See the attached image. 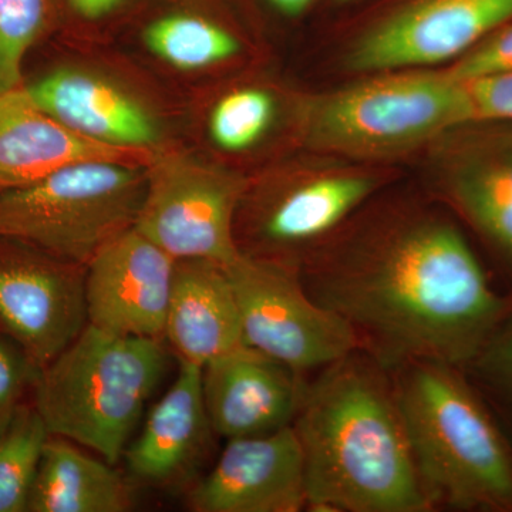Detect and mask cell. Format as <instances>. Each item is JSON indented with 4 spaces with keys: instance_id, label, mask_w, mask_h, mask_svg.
<instances>
[{
    "instance_id": "cell-1",
    "label": "cell",
    "mask_w": 512,
    "mask_h": 512,
    "mask_svg": "<svg viewBox=\"0 0 512 512\" xmlns=\"http://www.w3.org/2000/svg\"><path fill=\"white\" fill-rule=\"evenodd\" d=\"M365 207L299 266L313 301L389 370L416 359L457 367L477 359L505 302L467 239L424 205Z\"/></svg>"
},
{
    "instance_id": "cell-2",
    "label": "cell",
    "mask_w": 512,
    "mask_h": 512,
    "mask_svg": "<svg viewBox=\"0 0 512 512\" xmlns=\"http://www.w3.org/2000/svg\"><path fill=\"white\" fill-rule=\"evenodd\" d=\"M306 510L436 511L414 458L392 373L357 349L306 384L292 421Z\"/></svg>"
},
{
    "instance_id": "cell-3",
    "label": "cell",
    "mask_w": 512,
    "mask_h": 512,
    "mask_svg": "<svg viewBox=\"0 0 512 512\" xmlns=\"http://www.w3.org/2000/svg\"><path fill=\"white\" fill-rule=\"evenodd\" d=\"M390 373L436 510H512L510 447L458 367L416 359Z\"/></svg>"
},
{
    "instance_id": "cell-4",
    "label": "cell",
    "mask_w": 512,
    "mask_h": 512,
    "mask_svg": "<svg viewBox=\"0 0 512 512\" xmlns=\"http://www.w3.org/2000/svg\"><path fill=\"white\" fill-rule=\"evenodd\" d=\"M165 366L161 340L119 335L87 323L39 370L33 406L50 436L73 441L114 466L123 458Z\"/></svg>"
},
{
    "instance_id": "cell-5",
    "label": "cell",
    "mask_w": 512,
    "mask_h": 512,
    "mask_svg": "<svg viewBox=\"0 0 512 512\" xmlns=\"http://www.w3.org/2000/svg\"><path fill=\"white\" fill-rule=\"evenodd\" d=\"M372 74L306 101L301 113L306 146L353 160H392L471 123L466 84L447 70Z\"/></svg>"
},
{
    "instance_id": "cell-6",
    "label": "cell",
    "mask_w": 512,
    "mask_h": 512,
    "mask_svg": "<svg viewBox=\"0 0 512 512\" xmlns=\"http://www.w3.org/2000/svg\"><path fill=\"white\" fill-rule=\"evenodd\" d=\"M146 187L147 168L140 164L67 165L35 183L0 190V238L86 266L136 225Z\"/></svg>"
},
{
    "instance_id": "cell-7",
    "label": "cell",
    "mask_w": 512,
    "mask_h": 512,
    "mask_svg": "<svg viewBox=\"0 0 512 512\" xmlns=\"http://www.w3.org/2000/svg\"><path fill=\"white\" fill-rule=\"evenodd\" d=\"M382 184L376 171L346 167L309 171L256 192L247 188L235 218L239 252L299 269Z\"/></svg>"
},
{
    "instance_id": "cell-8",
    "label": "cell",
    "mask_w": 512,
    "mask_h": 512,
    "mask_svg": "<svg viewBox=\"0 0 512 512\" xmlns=\"http://www.w3.org/2000/svg\"><path fill=\"white\" fill-rule=\"evenodd\" d=\"M227 271L249 348L303 377L360 349L348 323L313 301L298 268L241 254Z\"/></svg>"
},
{
    "instance_id": "cell-9",
    "label": "cell",
    "mask_w": 512,
    "mask_h": 512,
    "mask_svg": "<svg viewBox=\"0 0 512 512\" xmlns=\"http://www.w3.org/2000/svg\"><path fill=\"white\" fill-rule=\"evenodd\" d=\"M249 181L218 165L183 154L151 158L147 187L136 221L141 234L175 261H237L235 218Z\"/></svg>"
},
{
    "instance_id": "cell-10",
    "label": "cell",
    "mask_w": 512,
    "mask_h": 512,
    "mask_svg": "<svg viewBox=\"0 0 512 512\" xmlns=\"http://www.w3.org/2000/svg\"><path fill=\"white\" fill-rule=\"evenodd\" d=\"M86 266L0 238V330L39 369L87 325Z\"/></svg>"
},
{
    "instance_id": "cell-11",
    "label": "cell",
    "mask_w": 512,
    "mask_h": 512,
    "mask_svg": "<svg viewBox=\"0 0 512 512\" xmlns=\"http://www.w3.org/2000/svg\"><path fill=\"white\" fill-rule=\"evenodd\" d=\"M512 19V0H412L367 29L348 56L355 72L427 69L456 60Z\"/></svg>"
},
{
    "instance_id": "cell-12",
    "label": "cell",
    "mask_w": 512,
    "mask_h": 512,
    "mask_svg": "<svg viewBox=\"0 0 512 512\" xmlns=\"http://www.w3.org/2000/svg\"><path fill=\"white\" fill-rule=\"evenodd\" d=\"M429 148L434 190L512 259V123L471 121Z\"/></svg>"
},
{
    "instance_id": "cell-13",
    "label": "cell",
    "mask_w": 512,
    "mask_h": 512,
    "mask_svg": "<svg viewBox=\"0 0 512 512\" xmlns=\"http://www.w3.org/2000/svg\"><path fill=\"white\" fill-rule=\"evenodd\" d=\"M175 262L136 227L121 232L86 265L87 323L164 342Z\"/></svg>"
},
{
    "instance_id": "cell-14",
    "label": "cell",
    "mask_w": 512,
    "mask_h": 512,
    "mask_svg": "<svg viewBox=\"0 0 512 512\" xmlns=\"http://www.w3.org/2000/svg\"><path fill=\"white\" fill-rule=\"evenodd\" d=\"M195 512L306 510L305 463L291 426L228 440L217 464L190 495Z\"/></svg>"
},
{
    "instance_id": "cell-15",
    "label": "cell",
    "mask_w": 512,
    "mask_h": 512,
    "mask_svg": "<svg viewBox=\"0 0 512 512\" xmlns=\"http://www.w3.org/2000/svg\"><path fill=\"white\" fill-rule=\"evenodd\" d=\"M308 379L244 345L202 367L211 429L227 440L291 426Z\"/></svg>"
},
{
    "instance_id": "cell-16",
    "label": "cell",
    "mask_w": 512,
    "mask_h": 512,
    "mask_svg": "<svg viewBox=\"0 0 512 512\" xmlns=\"http://www.w3.org/2000/svg\"><path fill=\"white\" fill-rule=\"evenodd\" d=\"M23 90L40 110L96 143L148 151L160 141V126L150 110L99 74L66 67Z\"/></svg>"
},
{
    "instance_id": "cell-17",
    "label": "cell",
    "mask_w": 512,
    "mask_h": 512,
    "mask_svg": "<svg viewBox=\"0 0 512 512\" xmlns=\"http://www.w3.org/2000/svg\"><path fill=\"white\" fill-rule=\"evenodd\" d=\"M147 151L96 143L73 133L19 89L0 93V190L35 183L67 165L83 161L140 164Z\"/></svg>"
},
{
    "instance_id": "cell-18",
    "label": "cell",
    "mask_w": 512,
    "mask_h": 512,
    "mask_svg": "<svg viewBox=\"0 0 512 512\" xmlns=\"http://www.w3.org/2000/svg\"><path fill=\"white\" fill-rule=\"evenodd\" d=\"M164 340L181 362L200 367L245 345L227 266L207 259L175 262Z\"/></svg>"
},
{
    "instance_id": "cell-19",
    "label": "cell",
    "mask_w": 512,
    "mask_h": 512,
    "mask_svg": "<svg viewBox=\"0 0 512 512\" xmlns=\"http://www.w3.org/2000/svg\"><path fill=\"white\" fill-rule=\"evenodd\" d=\"M211 431L202 393V367L180 360L174 383L124 451L128 471L148 485L177 483L197 466Z\"/></svg>"
},
{
    "instance_id": "cell-20",
    "label": "cell",
    "mask_w": 512,
    "mask_h": 512,
    "mask_svg": "<svg viewBox=\"0 0 512 512\" xmlns=\"http://www.w3.org/2000/svg\"><path fill=\"white\" fill-rule=\"evenodd\" d=\"M130 487L113 464L73 441L50 436L32 490L29 512H126Z\"/></svg>"
},
{
    "instance_id": "cell-21",
    "label": "cell",
    "mask_w": 512,
    "mask_h": 512,
    "mask_svg": "<svg viewBox=\"0 0 512 512\" xmlns=\"http://www.w3.org/2000/svg\"><path fill=\"white\" fill-rule=\"evenodd\" d=\"M144 42L154 55L181 70L227 62L241 52L237 37L201 16L175 13L148 25Z\"/></svg>"
},
{
    "instance_id": "cell-22",
    "label": "cell",
    "mask_w": 512,
    "mask_h": 512,
    "mask_svg": "<svg viewBox=\"0 0 512 512\" xmlns=\"http://www.w3.org/2000/svg\"><path fill=\"white\" fill-rule=\"evenodd\" d=\"M50 433L35 406L23 404L0 436V512H26Z\"/></svg>"
},
{
    "instance_id": "cell-23",
    "label": "cell",
    "mask_w": 512,
    "mask_h": 512,
    "mask_svg": "<svg viewBox=\"0 0 512 512\" xmlns=\"http://www.w3.org/2000/svg\"><path fill=\"white\" fill-rule=\"evenodd\" d=\"M274 113V100L264 90H235L222 97L212 111V140L227 151L247 150L264 136Z\"/></svg>"
},
{
    "instance_id": "cell-24",
    "label": "cell",
    "mask_w": 512,
    "mask_h": 512,
    "mask_svg": "<svg viewBox=\"0 0 512 512\" xmlns=\"http://www.w3.org/2000/svg\"><path fill=\"white\" fill-rule=\"evenodd\" d=\"M49 0H0V93L22 87V63L45 29Z\"/></svg>"
},
{
    "instance_id": "cell-25",
    "label": "cell",
    "mask_w": 512,
    "mask_h": 512,
    "mask_svg": "<svg viewBox=\"0 0 512 512\" xmlns=\"http://www.w3.org/2000/svg\"><path fill=\"white\" fill-rule=\"evenodd\" d=\"M39 367L5 332L0 330V436L8 429L30 386H35Z\"/></svg>"
},
{
    "instance_id": "cell-26",
    "label": "cell",
    "mask_w": 512,
    "mask_h": 512,
    "mask_svg": "<svg viewBox=\"0 0 512 512\" xmlns=\"http://www.w3.org/2000/svg\"><path fill=\"white\" fill-rule=\"evenodd\" d=\"M446 70L460 82L512 73V23H505L483 37Z\"/></svg>"
},
{
    "instance_id": "cell-27",
    "label": "cell",
    "mask_w": 512,
    "mask_h": 512,
    "mask_svg": "<svg viewBox=\"0 0 512 512\" xmlns=\"http://www.w3.org/2000/svg\"><path fill=\"white\" fill-rule=\"evenodd\" d=\"M466 84L471 121L512 123V73Z\"/></svg>"
},
{
    "instance_id": "cell-28",
    "label": "cell",
    "mask_w": 512,
    "mask_h": 512,
    "mask_svg": "<svg viewBox=\"0 0 512 512\" xmlns=\"http://www.w3.org/2000/svg\"><path fill=\"white\" fill-rule=\"evenodd\" d=\"M480 355H484L488 370L512 389V329L494 345L488 342Z\"/></svg>"
},
{
    "instance_id": "cell-29",
    "label": "cell",
    "mask_w": 512,
    "mask_h": 512,
    "mask_svg": "<svg viewBox=\"0 0 512 512\" xmlns=\"http://www.w3.org/2000/svg\"><path fill=\"white\" fill-rule=\"evenodd\" d=\"M69 3L82 18L94 20L110 15L119 8L123 0H69Z\"/></svg>"
},
{
    "instance_id": "cell-30",
    "label": "cell",
    "mask_w": 512,
    "mask_h": 512,
    "mask_svg": "<svg viewBox=\"0 0 512 512\" xmlns=\"http://www.w3.org/2000/svg\"><path fill=\"white\" fill-rule=\"evenodd\" d=\"M274 5V8L285 15H299L303 10L308 8L313 0H269Z\"/></svg>"
},
{
    "instance_id": "cell-31",
    "label": "cell",
    "mask_w": 512,
    "mask_h": 512,
    "mask_svg": "<svg viewBox=\"0 0 512 512\" xmlns=\"http://www.w3.org/2000/svg\"><path fill=\"white\" fill-rule=\"evenodd\" d=\"M339 3L357 2V0H338Z\"/></svg>"
}]
</instances>
